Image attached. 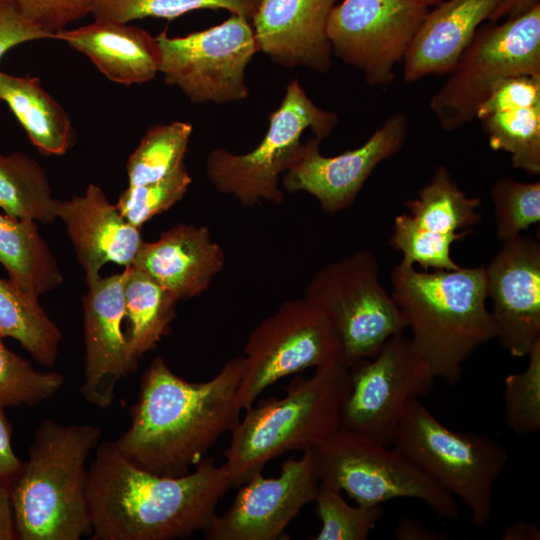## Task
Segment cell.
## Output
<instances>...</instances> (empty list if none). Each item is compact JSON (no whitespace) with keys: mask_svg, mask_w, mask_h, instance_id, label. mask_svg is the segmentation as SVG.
<instances>
[{"mask_svg":"<svg viewBox=\"0 0 540 540\" xmlns=\"http://www.w3.org/2000/svg\"><path fill=\"white\" fill-rule=\"evenodd\" d=\"M231 487L226 467L204 458L181 476L158 475L100 441L88 467L92 540H175L209 529Z\"/></svg>","mask_w":540,"mask_h":540,"instance_id":"1","label":"cell"},{"mask_svg":"<svg viewBox=\"0 0 540 540\" xmlns=\"http://www.w3.org/2000/svg\"><path fill=\"white\" fill-rule=\"evenodd\" d=\"M243 355L229 359L210 380L190 382L157 356L140 380L130 426L114 441L131 462L149 472L181 476L239 422Z\"/></svg>","mask_w":540,"mask_h":540,"instance_id":"2","label":"cell"},{"mask_svg":"<svg viewBox=\"0 0 540 540\" xmlns=\"http://www.w3.org/2000/svg\"><path fill=\"white\" fill-rule=\"evenodd\" d=\"M390 282L414 348L436 379L456 384L464 363L496 337L486 305L484 267L429 272L400 261L391 271Z\"/></svg>","mask_w":540,"mask_h":540,"instance_id":"3","label":"cell"},{"mask_svg":"<svg viewBox=\"0 0 540 540\" xmlns=\"http://www.w3.org/2000/svg\"><path fill=\"white\" fill-rule=\"evenodd\" d=\"M102 431L91 424L44 419L9 481L17 539L79 540L91 535L88 503L90 452Z\"/></svg>","mask_w":540,"mask_h":540,"instance_id":"4","label":"cell"},{"mask_svg":"<svg viewBox=\"0 0 540 540\" xmlns=\"http://www.w3.org/2000/svg\"><path fill=\"white\" fill-rule=\"evenodd\" d=\"M351 387L350 367L337 360L295 377L282 398L260 400L232 429L224 466L238 488L267 463L290 451L316 448L341 429Z\"/></svg>","mask_w":540,"mask_h":540,"instance_id":"5","label":"cell"},{"mask_svg":"<svg viewBox=\"0 0 540 540\" xmlns=\"http://www.w3.org/2000/svg\"><path fill=\"white\" fill-rule=\"evenodd\" d=\"M436 485L467 507L471 523L493 516L494 486L508 453L492 438L444 426L419 399L409 402L392 444Z\"/></svg>","mask_w":540,"mask_h":540,"instance_id":"6","label":"cell"},{"mask_svg":"<svg viewBox=\"0 0 540 540\" xmlns=\"http://www.w3.org/2000/svg\"><path fill=\"white\" fill-rule=\"evenodd\" d=\"M429 108L448 132L474 120L479 106L503 80L540 76V5L502 23L480 25Z\"/></svg>","mask_w":540,"mask_h":540,"instance_id":"7","label":"cell"},{"mask_svg":"<svg viewBox=\"0 0 540 540\" xmlns=\"http://www.w3.org/2000/svg\"><path fill=\"white\" fill-rule=\"evenodd\" d=\"M337 124L338 115L318 107L293 79L286 86L281 105L269 116L262 141L245 154L213 149L205 161L207 177L219 192L233 195L244 207L260 200L280 205L285 194L279 184L299 157L304 131L310 129L323 141Z\"/></svg>","mask_w":540,"mask_h":540,"instance_id":"8","label":"cell"},{"mask_svg":"<svg viewBox=\"0 0 540 540\" xmlns=\"http://www.w3.org/2000/svg\"><path fill=\"white\" fill-rule=\"evenodd\" d=\"M305 298L329 319L352 365L375 356L386 341L407 328L392 295L380 282L375 254L355 251L321 267L310 279Z\"/></svg>","mask_w":540,"mask_h":540,"instance_id":"9","label":"cell"},{"mask_svg":"<svg viewBox=\"0 0 540 540\" xmlns=\"http://www.w3.org/2000/svg\"><path fill=\"white\" fill-rule=\"evenodd\" d=\"M315 456L320 482L345 492L357 504L412 498L442 520L459 517L455 498L393 446L341 428L315 448Z\"/></svg>","mask_w":540,"mask_h":540,"instance_id":"10","label":"cell"},{"mask_svg":"<svg viewBox=\"0 0 540 540\" xmlns=\"http://www.w3.org/2000/svg\"><path fill=\"white\" fill-rule=\"evenodd\" d=\"M243 357L238 396L242 409L246 410L278 380L342 360V353L329 319L304 297L284 301L253 328Z\"/></svg>","mask_w":540,"mask_h":540,"instance_id":"11","label":"cell"},{"mask_svg":"<svg viewBox=\"0 0 540 540\" xmlns=\"http://www.w3.org/2000/svg\"><path fill=\"white\" fill-rule=\"evenodd\" d=\"M159 72L191 102L223 104L248 97L245 69L259 51L249 20L232 14L225 22L183 37L156 36Z\"/></svg>","mask_w":540,"mask_h":540,"instance_id":"12","label":"cell"},{"mask_svg":"<svg viewBox=\"0 0 540 540\" xmlns=\"http://www.w3.org/2000/svg\"><path fill=\"white\" fill-rule=\"evenodd\" d=\"M435 379L410 337L392 336L375 356L350 367L341 428L392 446L409 402L430 393Z\"/></svg>","mask_w":540,"mask_h":540,"instance_id":"13","label":"cell"},{"mask_svg":"<svg viewBox=\"0 0 540 540\" xmlns=\"http://www.w3.org/2000/svg\"><path fill=\"white\" fill-rule=\"evenodd\" d=\"M428 11L412 0H343L328 16L326 36L332 52L369 85L386 86Z\"/></svg>","mask_w":540,"mask_h":540,"instance_id":"14","label":"cell"},{"mask_svg":"<svg viewBox=\"0 0 540 540\" xmlns=\"http://www.w3.org/2000/svg\"><path fill=\"white\" fill-rule=\"evenodd\" d=\"M481 201L463 191L443 165H438L414 199L406 201L408 213L393 224L390 246L402 254L401 262L425 271L454 270L451 246L481 221Z\"/></svg>","mask_w":540,"mask_h":540,"instance_id":"15","label":"cell"},{"mask_svg":"<svg viewBox=\"0 0 540 540\" xmlns=\"http://www.w3.org/2000/svg\"><path fill=\"white\" fill-rule=\"evenodd\" d=\"M287 459L280 475L252 476L222 514L204 532L207 540H275L303 507L314 502L320 486L315 448Z\"/></svg>","mask_w":540,"mask_h":540,"instance_id":"16","label":"cell"},{"mask_svg":"<svg viewBox=\"0 0 540 540\" xmlns=\"http://www.w3.org/2000/svg\"><path fill=\"white\" fill-rule=\"evenodd\" d=\"M408 136V119L397 112L360 147L327 157L321 154V140L313 136L303 143L298 159L282 175L288 193L305 191L319 202L325 213L349 208L374 169L397 154Z\"/></svg>","mask_w":540,"mask_h":540,"instance_id":"17","label":"cell"},{"mask_svg":"<svg viewBox=\"0 0 540 540\" xmlns=\"http://www.w3.org/2000/svg\"><path fill=\"white\" fill-rule=\"evenodd\" d=\"M496 337L513 357H524L540 340V243L519 235L484 267Z\"/></svg>","mask_w":540,"mask_h":540,"instance_id":"18","label":"cell"},{"mask_svg":"<svg viewBox=\"0 0 540 540\" xmlns=\"http://www.w3.org/2000/svg\"><path fill=\"white\" fill-rule=\"evenodd\" d=\"M124 272L87 284L83 296L84 372L80 393L90 404L105 409L119 381L136 371L124 334Z\"/></svg>","mask_w":540,"mask_h":540,"instance_id":"19","label":"cell"},{"mask_svg":"<svg viewBox=\"0 0 540 540\" xmlns=\"http://www.w3.org/2000/svg\"><path fill=\"white\" fill-rule=\"evenodd\" d=\"M57 219L65 225L86 284L100 278L107 263L133 266L144 243L141 228L129 223L93 183L82 195L59 201Z\"/></svg>","mask_w":540,"mask_h":540,"instance_id":"20","label":"cell"},{"mask_svg":"<svg viewBox=\"0 0 540 540\" xmlns=\"http://www.w3.org/2000/svg\"><path fill=\"white\" fill-rule=\"evenodd\" d=\"M338 0H260L252 17L259 51L274 63L319 73L332 66L326 23Z\"/></svg>","mask_w":540,"mask_h":540,"instance_id":"21","label":"cell"},{"mask_svg":"<svg viewBox=\"0 0 540 540\" xmlns=\"http://www.w3.org/2000/svg\"><path fill=\"white\" fill-rule=\"evenodd\" d=\"M224 265L223 248L206 226L180 223L156 241H144L133 266L180 301L207 291Z\"/></svg>","mask_w":540,"mask_h":540,"instance_id":"22","label":"cell"},{"mask_svg":"<svg viewBox=\"0 0 540 540\" xmlns=\"http://www.w3.org/2000/svg\"><path fill=\"white\" fill-rule=\"evenodd\" d=\"M476 119L491 149L508 153L513 167L540 174V76L500 82L479 106Z\"/></svg>","mask_w":540,"mask_h":540,"instance_id":"23","label":"cell"},{"mask_svg":"<svg viewBox=\"0 0 540 540\" xmlns=\"http://www.w3.org/2000/svg\"><path fill=\"white\" fill-rule=\"evenodd\" d=\"M501 0H444L428 11L403 59V78L416 82L448 74Z\"/></svg>","mask_w":540,"mask_h":540,"instance_id":"24","label":"cell"},{"mask_svg":"<svg viewBox=\"0 0 540 540\" xmlns=\"http://www.w3.org/2000/svg\"><path fill=\"white\" fill-rule=\"evenodd\" d=\"M56 39L86 55L109 80L143 84L159 72L160 49L156 37L127 23L94 20L72 30H61Z\"/></svg>","mask_w":540,"mask_h":540,"instance_id":"25","label":"cell"},{"mask_svg":"<svg viewBox=\"0 0 540 540\" xmlns=\"http://www.w3.org/2000/svg\"><path fill=\"white\" fill-rule=\"evenodd\" d=\"M0 101L6 103L31 143L45 155H64L76 142L69 115L36 77L0 70Z\"/></svg>","mask_w":540,"mask_h":540,"instance_id":"26","label":"cell"},{"mask_svg":"<svg viewBox=\"0 0 540 540\" xmlns=\"http://www.w3.org/2000/svg\"><path fill=\"white\" fill-rule=\"evenodd\" d=\"M0 264L10 281L38 298L63 282L56 258L34 220L0 214Z\"/></svg>","mask_w":540,"mask_h":540,"instance_id":"27","label":"cell"},{"mask_svg":"<svg viewBox=\"0 0 540 540\" xmlns=\"http://www.w3.org/2000/svg\"><path fill=\"white\" fill-rule=\"evenodd\" d=\"M124 334L136 360L168 335L178 300L141 269H124Z\"/></svg>","mask_w":540,"mask_h":540,"instance_id":"28","label":"cell"},{"mask_svg":"<svg viewBox=\"0 0 540 540\" xmlns=\"http://www.w3.org/2000/svg\"><path fill=\"white\" fill-rule=\"evenodd\" d=\"M0 336L17 340L36 361L48 367L54 365L62 340L60 328L46 314L39 298L2 278Z\"/></svg>","mask_w":540,"mask_h":540,"instance_id":"29","label":"cell"},{"mask_svg":"<svg viewBox=\"0 0 540 540\" xmlns=\"http://www.w3.org/2000/svg\"><path fill=\"white\" fill-rule=\"evenodd\" d=\"M58 199L45 169L23 153L0 154V208L4 214L51 224L57 219Z\"/></svg>","mask_w":540,"mask_h":540,"instance_id":"30","label":"cell"},{"mask_svg":"<svg viewBox=\"0 0 540 540\" xmlns=\"http://www.w3.org/2000/svg\"><path fill=\"white\" fill-rule=\"evenodd\" d=\"M192 130L182 121L151 126L127 160L128 186L158 181L184 164Z\"/></svg>","mask_w":540,"mask_h":540,"instance_id":"31","label":"cell"},{"mask_svg":"<svg viewBox=\"0 0 540 540\" xmlns=\"http://www.w3.org/2000/svg\"><path fill=\"white\" fill-rule=\"evenodd\" d=\"M260 0H98L91 12L94 20L128 23L145 17L174 19L187 12L226 9L252 20Z\"/></svg>","mask_w":540,"mask_h":540,"instance_id":"32","label":"cell"},{"mask_svg":"<svg viewBox=\"0 0 540 540\" xmlns=\"http://www.w3.org/2000/svg\"><path fill=\"white\" fill-rule=\"evenodd\" d=\"M314 502L321 521L314 540H366L384 515L382 505H351L342 491L322 482Z\"/></svg>","mask_w":540,"mask_h":540,"instance_id":"33","label":"cell"},{"mask_svg":"<svg viewBox=\"0 0 540 540\" xmlns=\"http://www.w3.org/2000/svg\"><path fill=\"white\" fill-rule=\"evenodd\" d=\"M64 385L56 371H37L9 350L0 336V407L34 406L53 397Z\"/></svg>","mask_w":540,"mask_h":540,"instance_id":"34","label":"cell"},{"mask_svg":"<svg viewBox=\"0 0 540 540\" xmlns=\"http://www.w3.org/2000/svg\"><path fill=\"white\" fill-rule=\"evenodd\" d=\"M497 238L509 241L540 221V181L504 176L490 189Z\"/></svg>","mask_w":540,"mask_h":540,"instance_id":"35","label":"cell"},{"mask_svg":"<svg viewBox=\"0 0 540 540\" xmlns=\"http://www.w3.org/2000/svg\"><path fill=\"white\" fill-rule=\"evenodd\" d=\"M526 368L504 382V418L516 435L540 430V340L533 346Z\"/></svg>","mask_w":540,"mask_h":540,"instance_id":"36","label":"cell"},{"mask_svg":"<svg viewBox=\"0 0 540 540\" xmlns=\"http://www.w3.org/2000/svg\"><path fill=\"white\" fill-rule=\"evenodd\" d=\"M192 178L184 164L168 176L139 186H128L119 196L116 207L136 227L142 226L177 202L186 194Z\"/></svg>","mask_w":540,"mask_h":540,"instance_id":"37","label":"cell"},{"mask_svg":"<svg viewBox=\"0 0 540 540\" xmlns=\"http://www.w3.org/2000/svg\"><path fill=\"white\" fill-rule=\"evenodd\" d=\"M32 23L56 37L70 23L91 14L98 0H8Z\"/></svg>","mask_w":540,"mask_h":540,"instance_id":"38","label":"cell"},{"mask_svg":"<svg viewBox=\"0 0 540 540\" xmlns=\"http://www.w3.org/2000/svg\"><path fill=\"white\" fill-rule=\"evenodd\" d=\"M53 38L28 20L8 0H0V60L11 48L24 42Z\"/></svg>","mask_w":540,"mask_h":540,"instance_id":"39","label":"cell"},{"mask_svg":"<svg viewBox=\"0 0 540 540\" xmlns=\"http://www.w3.org/2000/svg\"><path fill=\"white\" fill-rule=\"evenodd\" d=\"M12 426L0 407V480L9 482L17 472L22 460L13 451L11 444Z\"/></svg>","mask_w":540,"mask_h":540,"instance_id":"40","label":"cell"},{"mask_svg":"<svg viewBox=\"0 0 540 540\" xmlns=\"http://www.w3.org/2000/svg\"><path fill=\"white\" fill-rule=\"evenodd\" d=\"M17 539L9 482L0 480V540Z\"/></svg>","mask_w":540,"mask_h":540,"instance_id":"41","label":"cell"},{"mask_svg":"<svg viewBox=\"0 0 540 540\" xmlns=\"http://www.w3.org/2000/svg\"><path fill=\"white\" fill-rule=\"evenodd\" d=\"M397 540H445L447 536L422 526L417 520L401 518L394 531Z\"/></svg>","mask_w":540,"mask_h":540,"instance_id":"42","label":"cell"},{"mask_svg":"<svg viewBox=\"0 0 540 540\" xmlns=\"http://www.w3.org/2000/svg\"><path fill=\"white\" fill-rule=\"evenodd\" d=\"M540 5V0H501L493 14L490 22H498L501 19H513L528 12L535 6Z\"/></svg>","mask_w":540,"mask_h":540,"instance_id":"43","label":"cell"},{"mask_svg":"<svg viewBox=\"0 0 540 540\" xmlns=\"http://www.w3.org/2000/svg\"><path fill=\"white\" fill-rule=\"evenodd\" d=\"M501 538L503 540H539L540 530L530 521L519 520L506 525L502 530Z\"/></svg>","mask_w":540,"mask_h":540,"instance_id":"44","label":"cell"},{"mask_svg":"<svg viewBox=\"0 0 540 540\" xmlns=\"http://www.w3.org/2000/svg\"><path fill=\"white\" fill-rule=\"evenodd\" d=\"M412 1L428 8L429 6L437 5L443 2L444 0H412Z\"/></svg>","mask_w":540,"mask_h":540,"instance_id":"45","label":"cell"}]
</instances>
